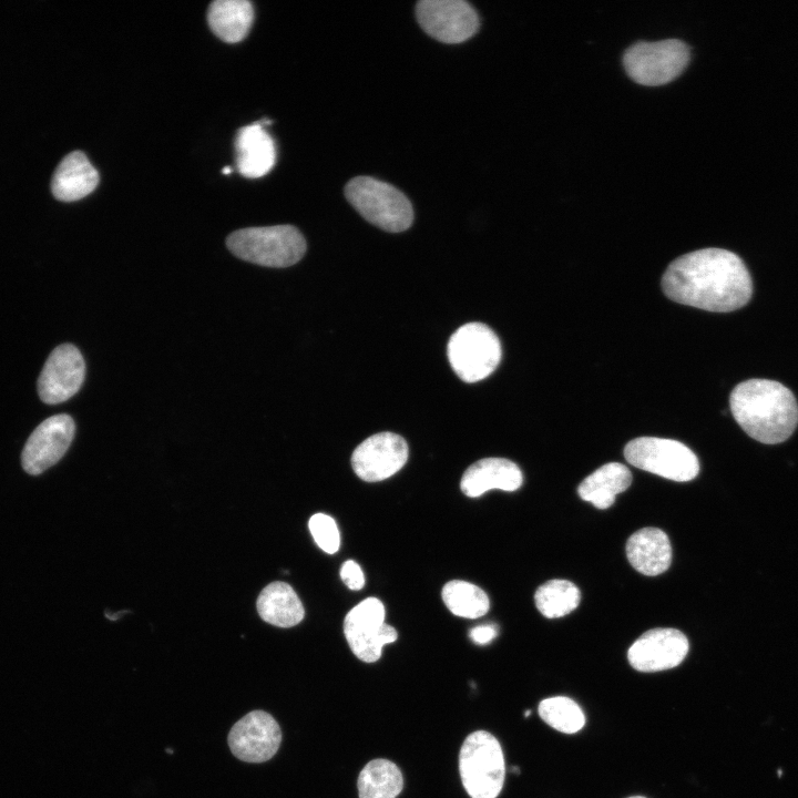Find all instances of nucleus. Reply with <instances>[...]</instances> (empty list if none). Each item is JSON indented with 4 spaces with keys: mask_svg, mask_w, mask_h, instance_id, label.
<instances>
[{
    "mask_svg": "<svg viewBox=\"0 0 798 798\" xmlns=\"http://www.w3.org/2000/svg\"><path fill=\"white\" fill-rule=\"evenodd\" d=\"M359 798H396L402 790L403 779L398 766L387 759H374L360 771Z\"/></svg>",
    "mask_w": 798,
    "mask_h": 798,
    "instance_id": "23",
    "label": "nucleus"
},
{
    "mask_svg": "<svg viewBox=\"0 0 798 798\" xmlns=\"http://www.w3.org/2000/svg\"><path fill=\"white\" fill-rule=\"evenodd\" d=\"M626 556L640 573L655 576L665 572L672 562V545L665 532L644 528L633 533L626 543Z\"/></svg>",
    "mask_w": 798,
    "mask_h": 798,
    "instance_id": "18",
    "label": "nucleus"
},
{
    "mask_svg": "<svg viewBox=\"0 0 798 798\" xmlns=\"http://www.w3.org/2000/svg\"><path fill=\"white\" fill-rule=\"evenodd\" d=\"M530 713H531L530 710H526V712H525V716H529V715H530Z\"/></svg>",
    "mask_w": 798,
    "mask_h": 798,
    "instance_id": "32",
    "label": "nucleus"
},
{
    "mask_svg": "<svg viewBox=\"0 0 798 798\" xmlns=\"http://www.w3.org/2000/svg\"><path fill=\"white\" fill-rule=\"evenodd\" d=\"M442 600L448 610L460 617L478 618L490 607L487 593L466 581L453 580L442 589Z\"/></svg>",
    "mask_w": 798,
    "mask_h": 798,
    "instance_id": "24",
    "label": "nucleus"
},
{
    "mask_svg": "<svg viewBox=\"0 0 798 798\" xmlns=\"http://www.w3.org/2000/svg\"><path fill=\"white\" fill-rule=\"evenodd\" d=\"M85 376V362L80 350L71 344H62L48 357L38 379V393L48 405L70 399L81 388Z\"/></svg>",
    "mask_w": 798,
    "mask_h": 798,
    "instance_id": "13",
    "label": "nucleus"
},
{
    "mask_svg": "<svg viewBox=\"0 0 798 798\" xmlns=\"http://www.w3.org/2000/svg\"><path fill=\"white\" fill-rule=\"evenodd\" d=\"M254 20V9L247 0H215L207 10L211 30L227 43L242 41Z\"/></svg>",
    "mask_w": 798,
    "mask_h": 798,
    "instance_id": "22",
    "label": "nucleus"
},
{
    "mask_svg": "<svg viewBox=\"0 0 798 798\" xmlns=\"http://www.w3.org/2000/svg\"><path fill=\"white\" fill-rule=\"evenodd\" d=\"M74 432L75 424L69 415H55L42 421L22 450L24 471L37 475L55 464L69 449Z\"/></svg>",
    "mask_w": 798,
    "mask_h": 798,
    "instance_id": "12",
    "label": "nucleus"
},
{
    "mask_svg": "<svg viewBox=\"0 0 798 798\" xmlns=\"http://www.w3.org/2000/svg\"><path fill=\"white\" fill-rule=\"evenodd\" d=\"M523 482L520 468L503 458H485L471 464L462 475L461 491L477 498L492 489L515 491Z\"/></svg>",
    "mask_w": 798,
    "mask_h": 798,
    "instance_id": "17",
    "label": "nucleus"
},
{
    "mask_svg": "<svg viewBox=\"0 0 798 798\" xmlns=\"http://www.w3.org/2000/svg\"><path fill=\"white\" fill-rule=\"evenodd\" d=\"M232 172H233V168L231 166H225L224 168H222L223 174H229Z\"/></svg>",
    "mask_w": 798,
    "mask_h": 798,
    "instance_id": "30",
    "label": "nucleus"
},
{
    "mask_svg": "<svg viewBox=\"0 0 798 798\" xmlns=\"http://www.w3.org/2000/svg\"><path fill=\"white\" fill-rule=\"evenodd\" d=\"M344 633L355 656L366 663L377 662L386 644L397 640V631L385 623V607L368 597L351 608L344 621Z\"/></svg>",
    "mask_w": 798,
    "mask_h": 798,
    "instance_id": "9",
    "label": "nucleus"
},
{
    "mask_svg": "<svg viewBox=\"0 0 798 798\" xmlns=\"http://www.w3.org/2000/svg\"><path fill=\"white\" fill-rule=\"evenodd\" d=\"M628 798H645V797H642V796H632V797H628Z\"/></svg>",
    "mask_w": 798,
    "mask_h": 798,
    "instance_id": "31",
    "label": "nucleus"
},
{
    "mask_svg": "<svg viewBox=\"0 0 798 798\" xmlns=\"http://www.w3.org/2000/svg\"><path fill=\"white\" fill-rule=\"evenodd\" d=\"M99 183V173L82 151L66 154L58 164L51 181L53 195L71 202L89 195Z\"/></svg>",
    "mask_w": 798,
    "mask_h": 798,
    "instance_id": "19",
    "label": "nucleus"
},
{
    "mask_svg": "<svg viewBox=\"0 0 798 798\" xmlns=\"http://www.w3.org/2000/svg\"><path fill=\"white\" fill-rule=\"evenodd\" d=\"M689 59V48L681 40L640 41L625 51L623 64L633 81L656 86L676 79L687 66Z\"/></svg>",
    "mask_w": 798,
    "mask_h": 798,
    "instance_id": "7",
    "label": "nucleus"
},
{
    "mask_svg": "<svg viewBox=\"0 0 798 798\" xmlns=\"http://www.w3.org/2000/svg\"><path fill=\"white\" fill-rule=\"evenodd\" d=\"M539 715L550 727L564 734L577 733L585 724L581 707L565 696L543 699L539 704Z\"/></svg>",
    "mask_w": 798,
    "mask_h": 798,
    "instance_id": "26",
    "label": "nucleus"
},
{
    "mask_svg": "<svg viewBox=\"0 0 798 798\" xmlns=\"http://www.w3.org/2000/svg\"><path fill=\"white\" fill-rule=\"evenodd\" d=\"M501 344L495 332L482 323H468L450 337L447 355L451 368L466 382L490 376L501 360Z\"/></svg>",
    "mask_w": 798,
    "mask_h": 798,
    "instance_id": "6",
    "label": "nucleus"
},
{
    "mask_svg": "<svg viewBox=\"0 0 798 798\" xmlns=\"http://www.w3.org/2000/svg\"><path fill=\"white\" fill-rule=\"evenodd\" d=\"M408 444L392 432H379L364 440L352 452L351 466L364 481L377 482L398 472L407 462Z\"/></svg>",
    "mask_w": 798,
    "mask_h": 798,
    "instance_id": "14",
    "label": "nucleus"
},
{
    "mask_svg": "<svg viewBox=\"0 0 798 798\" xmlns=\"http://www.w3.org/2000/svg\"><path fill=\"white\" fill-rule=\"evenodd\" d=\"M235 152L238 172L248 178L266 175L276 163L274 140L259 122L237 131Z\"/></svg>",
    "mask_w": 798,
    "mask_h": 798,
    "instance_id": "16",
    "label": "nucleus"
},
{
    "mask_svg": "<svg viewBox=\"0 0 798 798\" xmlns=\"http://www.w3.org/2000/svg\"><path fill=\"white\" fill-rule=\"evenodd\" d=\"M257 612L267 623L278 627H293L305 615L301 601L285 582H273L264 587L257 598Z\"/></svg>",
    "mask_w": 798,
    "mask_h": 798,
    "instance_id": "20",
    "label": "nucleus"
},
{
    "mask_svg": "<svg viewBox=\"0 0 798 798\" xmlns=\"http://www.w3.org/2000/svg\"><path fill=\"white\" fill-rule=\"evenodd\" d=\"M308 528L315 542L323 551L329 554L338 551L340 536L337 524L331 516L316 513L309 519Z\"/></svg>",
    "mask_w": 798,
    "mask_h": 798,
    "instance_id": "27",
    "label": "nucleus"
},
{
    "mask_svg": "<svg viewBox=\"0 0 798 798\" xmlns=\"http://www.w3.org/2000/svg\"><path fill=\"white\" fill-rule=\"evenodd\" d=\"M662 288L667 298L678 304L728 313L749 301L753 282L738 255L710 247L673 260L662 277Z\"/></svg>",
    "mask_w": 798,
    "mask_h": 798,
    "instance_id": "1",
    "label": "nucleus"
},
{
    "mask_svg": "<svg viewBox=\"0 0 798 798\" xmlns=\"http://www.w3.org/2000/svg\"><path fill=\"white\" fill-rule=\"evenodd\" d=\"M732 413L753 439L776 444L787 440L798 423V406L792 392L775 380L749 379L730 393Z\"/></svg>",
    "mask_w": 798,
    "mask_h": 798,
    "instance_id": "2",
    "label": "nucleus"
},
{
    "mask_svg": "<svg viewBox=\"0 0 798 798\" xmlns=\"http://www.w3.org/2000/svg\"><path fill=\"white\" fill-rule=\"evenodd\" d=\"M580 598L577 586L566 580H550L539 586L534 594L538 610L548 618L567 615L577 607Z\"/></svg>",
    "mask_w": 798,
    "mask_h": 798,
    "instance_id": "25",
    "label": "nucleus"
},
{
    "mask_svg": "<svg viewBox=\"0 0 798 798\" xmlns=\"http://www.w3.org/2000/svg\"><path fill=\"white\" fill-rule=\"evenodd\" d=\"M632 482V473L620 462H608L586 477L579 485L577 493L584 501L597 509L610 508L618 493Z\"/></svg>",
    "mask_w": 798,
    "mask_h": 798,
    "instance_id": "21",
    "label": "nucleus"
},
{
    "mask_svg": "<svg viewBox=\"0 0 798 798\" xmlns=\"http://www.w3.org/2000/svg\"><path fill=\"white\" fill-rule=\"evenodd\" d=\"M228 249L238 258L266 267H288L301 259L306 242L293 225L247 227L227 236Z\"/></svg>",
    "mask_w": 798,
    "mask_h": 798,
    "instance_id": "3",
    "label": "nucleus"
},
{
    "mask_svg": "<svg viewBox=\"0 0 798 798\" xmlns=\"http://www.w3.org/2000/svg\"><path fill=\"white\" fill-rule=\"evenodd\" d=\"M342 582L352 591L364 587L365 576L359 564L352 560L346 561L340 569Z\"/></svg>",
    "mask_w": 798,
    "mask_h": 798,
    "instance_id": "28",
    "label": "nucleus"
},
{
    "mask_svg": "<svg viewBox=\"0 0 798 798\" xmlns=\"http://www.w3.org/2000/svg\"><path fill=\"white\" fill-rule=\"evenodd\" d=\"M498 635V626L494 624H483L473 627L469 636L478 645H485L493 641Z\"/></svg>",
    "mask_w": 798,
    "mask_h": 798,
    "instance_id": "29",
    "label": "nucleus"
},
{
    "mask_svg": "<svg viewBox=\"0 0 798 798\" xmlns=\"http://www.w3.org/2000/svg\"><path fill=\"white\" fill-rule=\"evenodd\" d=\"M628 463L665 479L685 482L699 472L696 454L684 443L664 438L640 437L624 448Z\"/></svg>",
    "mask_w": 798,
    "mask_h": 798,
    "instance_id": "8",
    "label": "nucleus"
},
{
    "mask_svg": "<svg viewBox=\"0 0 798 798\" xmlns=\"http://www.w3.org/2000/svg\"><path fill=\"white\" fill-rule=\"evenodd\" d=\"M686 636L675 628H653L640 636L628 648L633 668L652 673L679 665L688 653Z\"/></svg>",
    "mask_w": 798,
    "mask_h": 798,
    "instance_id": "15",
    "label": "nucleus"
},
{
    "mask_svg": "<svg viewBox=\"0 0 798 798\" xmlns=\"http://www.w3.org/2000/svg\"><path fill=\"white\" fill-rule=\"evenodd\" d=\"M420 27L444 43H460L479 29L475 10L463 0H422L416 6Z\"/></svg>",
    "mask_w": 798,
    "mask_h": 798,
    "instance_id": "10",
    "label": "nucleus"
},
{
    "mask_svg": "<svg viewBox=\"0 0 798 798\" xmlns=\"http://www.w3.org/2000/svg\"><path fill=\"white\" fill-rule=\"evenodd\" d=\"M345 196L365 219L383 231L398 233L412 224L409 200L386 182L370 176L354 177L345 187Z\"/></svg>",
    "mask_w": 798,
    "mask_h": 798,
    "instance_id": "4",
    "label": "nucleus"
},
{
    "mask_svg": "<svg viewBox=\"0 0 798 798\" xmlns=\"http://www.w3.org/2000/svg\"><path fill=\"white\" fill-rule=\"evenodd\" d=\"M227 740L232 754L239 760L264 763L277 753L282 730L270 714L253 710L234 724Z\"/></svg>",
    "mask_w": 798,
    "mask_h": 798,
    "instance_id": "11",
    "label": "nucleus"
},
{
    "mask_svg": "<svg viewBox=\"0 0 798 798\" xmlns=\"http://www.w3.org/2000/svg\"><path fill=\"white\" fill-rule=\"evenodd\" d=\"M459 771L471 798H497L505 776L504 756L498 739L485 730L468 735L459 754Z\"/></svg>",
    "mask_w": 798,
    "mask_h": 798,
    "instance_id": "5",
    "label": "nucleus"
}]
</instances>
